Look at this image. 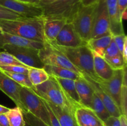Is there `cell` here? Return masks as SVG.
I'll use <instances>...</instances> for the list:
<instances>
[{
	"label": "cell",
	"instance_id": "27",
	"mask_svg": "<svg viewBox=\"0 0 127 126\" xmlns=\"http://www.w3.org/2000/svg\"><path fill=\"white\" fill-rule=\"evenodd\" d=\"M11 126H25L26 122L24 117L22 111L19 107L10 109L6 113Z\"/></svg>",
	"mask_w": 127,
	"mask_h": 126
},
{
	"label": "cell",
	"instance_id": "40",
	"mask_svg": "<svg viewBox=\"0 0 127 126\" xmlns=\"http://www.w3.org/2000/svg\"><path fill=\"white\" fill-rule=\"evenodd\" d=\"M0 126H11L6 114H0Z\"/></svg>",
	"mask_w": 127,
	"mask_h": 126
},
{
	"label": "cell",
	"instance_id": "45",
	"mask_svg": "<svg viewBox=\"0 0 127 126\" xmlns=\"http://www.w3.org/2000/svg\"><path fill=\"white\" fill-rule=\"evenodd\" d=\"M17 1H21V2H26V3L33 4H37V5H38V2H39V1H40V0H17Z\"/></svg>",
	"mask_w": 127,
	"mask_h": 126
},
{
	"label": "cell",
	"instance_id": "44",
	"mask_svg": "<svg viewBox=\"0 0 127 126\" xmlns=\"http://www.w3.org/2000/svg\"><path fill=\"white\" fill-rule=\"evenodd\" d=\"M10 110V108L6 107L3 105H0V114H6Z\"/></svg>",
	"mask_w": 127,
	"mask_h": 126
},
{
	"label": "cell",
	"instance_id": "19",
	"mask_svg": "<svg viewBox=\"0 0 127 126\" xmlns=\"http://www.w3.org/2000/svg\"><path fill=\"white\" fill-rule=\"evenodd\" d=\"M55 78L56 80L60 86L64 96L71 105L74 109L81 106L75 85V80L72 79Z\"/></svg>",
	"mask_w": 127,
	"mask_h": 126
},
{
	"label": "cell",
	"instance_id": "18",
	"mask_svg": "<svg viewBox=\"0 0 127 126\" xmlns=\"http://www.w3.org/2000/svg\"><path fill=\"white\" fill-rule=\"evenodd\" d=\"M43 17V34L45 40V42H53L55 40L58 33L68 21L64 18Z\"/></svg>",
	"mask_w": 127,
	"mask_h": 126
},
{
	"label": "cell",
	"instance_id": "34",
	"mask_svg": "<svg viewBox=\"0 0 127 126\" xmlns=\"http://www.w3.org/2000/svg\"><path fill=\"white\" fill-rule=\"evenodd\" d=\"M120 54V53L119 51V48H118L116 43L114 42V39H112V40L111 41L110 43L109 44V46L107 48L103 58L104 59H109V58L116 56L119 55Z\"/></svg>",
	"mask_w": 127,
	"mask_h": 126
},
{
	"label": "cell",
	"instance_id": "42",
	"mask_svg": "<svg viewBox=\"0 0 127 126\" xmlns=\"http://www.w3.org/2000/svg\"><path fill=\"white\" fill-rule=\"evenodd\" d=\"M120 122V126H127V117L124 114H121L119 117Z\"/></svg>",
	"mask_w": 127,
	"mask_h": 126
},
{
	"label": "cell",
	"instance_id": "36",
	"mask_svg": "<svg viewBox=\"0 0 127 126\" xmlns=\"http://www.w3.org/2000/svg\"><path fill=\"white\" fill-rule=\"evenodd\" d=\"M113 39H114L115 43H116L120 54H122L123 49H124V44H125V42H127V37L125 33H122V34L113 36Z\"/></svg>",
	"mask_w": 127,
	"mask_h": 126
},
{
	"label": "cell",
	"instance_id": "26",
	"mask_svg": "<svg viewBox=\"0 0 127 126\" xmlns=\"http://www.w3.org/2000/svg\"><path fill=\"white\" fill-rule=\"evenodd\" d=\"M89 108L91 109L103 122L110 116L104 104L94 93L93 95Z\"/></svg>",
	"mask_w": 127,
	"mask_h": 126
},
{
	"label": "cell",
	"instance_id": "23",
	"mask_svg": "<svg viewBox=\"0 0 127 126\" xmlns=\"http://www.w3.org/2000/svg\"><path fill=\"white\" fill-rule=\"evenodd\" d=\"M113 39L112 34L107 35L97 38H91L86 42V45L92 52L104 57L107 48Z\"/></svg>",
	"mask_w": 127,
	"mask_h": 126
},
{
	"label": "cell",
	"instance_id": "43",
	"mask_svg": "<svg viewBox=\"0 0 127 126\" xmlns=\"http://www.w3.org/2000/svg\"><path fill=\"white\" fill-rule=\"evenodd\" d=\"M55 0H40L39 2H38V5L40 7H43L45 6L50 4L53 2Z\"/></svg>",
	"mask_w": 127,
	"mask_h": 126
},
{
	"label": "cell",
	"instance_id": "33",
	"mask_svg": "<svg viewBox=\"0 0 127 126\" xmlns=\"http://www.w3.org/2000/svg\"><path fill=\"white\" fill-rule=\"evenodd\" d=\"M29 67L26 65H4L0 66V69L2 71L9 72L13 73H22V74H28Z\"/></svg>",
	"mask_w": 127,
	"mask_h": 126
},
{
	"label": "cell",
	"instance_id": "14",
	"mask_svg": "<svg viewBox=\"0 0 127 126\" xmlns=\"http://www.w3.org/2000/svg\"><path fill=\"white\" fill-rule=\"evenodd\" d=\"M22 86L14 81L0 69V90L8 96L22 111H25L20 100V90Z\"/></svg>",
	"mask_w": 127,
	"mask_h": 126
},
{
	"label": "cell",
	"instance_id": "16",
	"mask_svg": "<svg viewBox=\"0 0 127 126\" xmlns=\"http://www.w3.org/2000/svg\"><path fill=\"white\" fill-rule=\"evenodd\" d=\"M6 44L28 47L40 49L43 48L44 43L31 40L16 35L11 34L0 30V49L1 50L2 47Z\"/></svg>",
	"mask_w": 127,
	"mask_h": 126
},
{
	"label": "cell",
	"instance_id": "6",
	"mask_svg": "<svg viewBox=\"0 0 127 126\" xmlns=\"http://www.w3.org/2000/svg\"><path fill=\"white\" fill-rule=\"evenodd\" d=\"M81 4V0H55L42 7L43 16L64 18L69 22Z\"/></svg>",
	"mask_w": 127,
	"mask_h": 126
},
{
	"label": "cell",
	"instance_id": "47",
	"mask_svg": "<svg viewBox=\"0 0 127 126\" xmlns=\"http://www.w3.org/2000/svg\"><path fill=\"white\" fill-rule=\"evenodd\" d=\"M0 51H1V49H0Z\"/></svg>",
	"mask_w": 127,
	"mask_h": 126
},
{
	"label": "cell",
	"instance_id": "7",
	"mask_svg": "<svg viewBox=\"0 0 127 126\" xmlns=\"http://www.w3.org/2000/svg\"><path fill=\"white\" fill-rule=\"evenodd\" d=\"M38 56L44 65L64 67L82 74L64 54L55 49L47 42H45L43 48L38 50Z\"/></svg>",
	"mask_w": 127,
	"mask_h": 126
},
{
	"label": "cell",
	"instance_id": "46",
	"mask_svg": "<svg viewBox=\"0 0 127 126\" xmlns=\"http://www.w3.org/2000/svg\"><path fill=\"white\" fill-rule=\"evenodd\" d=\"M31 126V125H29V124L28 123H27V122H26V126Z\"/></svg>",
	"mask_w": 127,
	"mask_h": 126
},
{
	"label": "cell",
	"instance_id": "29",
	"mask_svg": "<svg viewBox=\"0 0 127 126\" xmlns=\"http://www.w3.org/2000/svg\"><path fill=\"white\" fill-rule=\"evenodd\" d=\"M14 65H25L10 53L4 51H0V66Z\"/></svg>",
	"mask_w": 127,
	"mask_h": 126
},
{
	"label": "cell",
	"instance_id": "31",
	"mask_svg": "<svg viewBox=\"0 0 127 126\" xmlns=\"http://www.w3.org/2000/svg\"><path fill=\"white\" fill-rule=\"evenodd\" d=\"M105 59L114 70L124 69V67H127V63L124 61V58L121 54L113 58Z\"/></svg>",
	"mask_w": 127,
	"mask_h": 126
},
{
	"label": "cell",
	"instance_id": "10",
	"mask_svg": "<svg viewBox=\"0 0 127 126\" xmlns=\"http://www.w3.org/2000/svg\"><path fill=\"white\" fill-rule=\"evenodd\" d=\"M127 74V67L124 69L114 70L112 77L109 80H99V83L102 87L110 95L114 102L119 107L120 111V96L122 88L123 81L125 74Z\"/></svg>",
	"mask_w": 127,
	"mask_h": 126
},
{
	"label": "cell",
	"instance_id": "22",
	"mask_svg": "<svg viewBox=\"0 0 127 126\" xmlns=\"http://www.w3.org/2000/svg\"><path fill=\"white\" fill-rule=\"evenodd\" d=\"M47 102L61 126H78L74 116V111L69 108H62L48 101Z\"/></svg>",
	"mask_w": 127,
	"mask_h": 126
},
{
	"label": "cell",
	"instance_id": "2",
	"mask_svg": "<svg viewBox=\"0 0 127 126\" xmlns=\"http://www.w3.org/2000/svg\"><path fill=\"white\" fill-rule=\"evenodd\" d=\"M52 47L64 54L68 60L80 71L95 81H99L93 66V53L86 44L78 47L60 46L52 42H48Z\"/></svg>",
	"mask_w": 127,
	"mask_h": 126
},
{
	"label": "cell",
	"instance_id": "15",
	"mask_svg": "<svg viewBox=\"0 0 127 126\" xmlns=\"http://www.w3.org/2000/svg\"><path fill=\"white\" fill-rule=\"evenodd\" d=\"M74 116L78 126H104L103 121L89 107H76Z\"/></svg>",
	"mask_w": 127,
	"mask_h": 126
},
{
	"label": "cell",
	"instance_id": "1",
	"mask_svg": "<svg viewBox=\"0 0 127 126\" xmlns=\"http://www.w3.org/2000/svg\"><path fill=\"white\" fill-rule=\"evenodd\" d=\"M43 16L0 20V30L31 40L45 42Z\"/></svg>",
	"mask_w": 127,
	"mask_h": 126
},
{
	"label": "cell",
	"instance_id": "3",
	"mask_svg": "<svg viewBox=\"0 0 127 126\" xmlns=\"http://www.w3.org/2000/svg\"><path fill=\"white\" fill-rule=\"evenodd\" d=\"M96 4L84 6L81 4L69 22L81 38L88 42L91 38Z\"/></svg>",
	"mask_w": 127,
	"mask_h": 126
},
{
	"label": "cell",
	"instance_id": "28",
	"mask_svg": "<svg viewBox=\"0 0 127 126\" xmlns=\"http://www.w3.org/2000/svg\"><path fill=\"white\" fill-rule=\"evenodd\" d=\"M2 72L6 75L9 77L11 79H12L14 81L19 84L22 86H24V87H27L35 90V86L31 82L27 74H22V73H13L4 71Z\"/></svg>",
	"mask_w": 127,
	"mask_h": 126
},
{
	"label": "cell",
	"instance_id": "13",
	"mask_svg": "<svg viewBox=\"0 0 127 126\" xmlns=\"http://www.w3.org/2000/svg\"><path fill=\"white\" fill-rule=\"evenodd\" d=\"M82 75L91 85L94 93L101 100L103 103L104 104L110 116L119 117L121 115V112L119 107L115 104L112 98L110 97V95L102 87L99 83L92 79L88 75L84 74H82Z\"/></svg>",
	"mask_w": 127,
	"mask_h": 126
},
{
	"label": "cell",
	"instance_id": "30",
	"mask_svg": "<svg viewBox=\"0 0 127 126\" xmlns=\"http://www.w3.org/2000/svg\"><path fill=\"white\" fill-rule=\"evenodd\" d=\"M120 112L121 114L127 116V74H125L123 81L122 88L120 96Z\"/></svg>",
	"mask_w": 127,
	"mask_h": 126
},
{
	"label": "cell",
	"instance_id": "25",
	"mask_svg": "<svg viewBox=\"0 0 127 126\" xmlns=\"http://www.w3.org/2000/svg\"><path fill=\"white\" fill-rule=\"evenodd\" d=\"M27 75L30 81L34 86L43 84L50 78V75L43 68L30 67Z\"/></svg>",
	"mask_w": 127,
	"mask_h": 126
},
{
	"label": "cell",
	"instance_id": "17",
	"mask_svg": "<svg viewBox=\"0 0 127 126\" xmlns=\"http://www.w3.org/2000/svg\"><path fill=\"white\" fill-rule=\"evenodd\" d=\"M110 19V33L112 36L124 33L123 21L120 17L117 0H105Z\"/></svg>",
	"mask_w": 127,
	"mask_h": 126
},
{
	"label": "cell",
	"instance_id": "37",
	"mask_svg": "<svg viewBox=\"0 0 127 126\" xmlns=\"http://www.w3.org/2000/svg\"><path fill=\"white\" fill-rule=\"evenodd\" d=\"M42 100H43V102H44L46 108H47V111H48V115H49L50 121V126H61L59 122H58V119H57V117H55V114H53V111H52L50 107V106L48 105V104L47 103V101L43 98H42Z\"/></svg>",
	"mask_w": 127,
	"mask_h": 126
},
{
	"label": "cell",
	"instance_id": "39",
	"mask_svg": "<svg viewBox=\"0 0 127 126\" xmlns=\"http://www.w3.org/2000/svg\"><path fill=\"white\" fill-rule=\"evenodd\" d=\"M103 122L104 126H120L119 118L114 116H110Z\"/></svg>",
	"mask_w": 127,
	"mask_h": 126
},
{
	"label": "cell",
	"instance_id": "8",
	"mask_svg": "<svg viewBox=\"0 0 127 126\" xmlns=\"http://www.w3.org/2000/svg\"><path fill=\"white\" fill-rule=\"evenodd\" d=\"M1 49L13 55L26 66L37 68H43L44 66L38 56V49L6 44Z\"/></svg>",
	"mask_w": 127,
	"mask_h": 126
},
{
	"label": "cell",
	"instance_id": "5",
	"mask_svg": "<svg viewBox=\"0 0 127 126\" xmlns=\"http://www.w3.org/2000/svg\"><path fill=\"white\" fill-rule=\"evenodd\" d=\"M20 100L25 111L29 112L50 126L49 115L44 102L34 90L22 86L20 90Z\"/></svg>",
	"mask_w": 127,
	"mask_h": 126
},
{
	"label": "cell",
	"instance_id": "41",
	"mask_svg": "<svg viewBox=\"0 0 127 126\" xmlns=\"http://www.w3.org/2000/svg\"><path fill=\"white\" fill-rule=\"evenodd\" d=\"M99 0H81V3L83 6H88L97 3Z\"/></svg>",
	"mask_w": 127,
	"mask_h": 126
},
{
	"label": "cell",
	"instance_id": "4",
	"mask_svg": "<svg viewBox=\"0 0 127 126\" xmlns=\"http://www.w3.org/2000/svg\"><path fill=\"white\" fill-rule=\"evenodd\" d=\"M34 91L38 96L52 105L62 108H69L74 111L75 109L68 102L60 86L53 77L50 76L47 81L35 86Z\"/></svg>",
	"mask_w": 127,
	"mask_h": 126
},
{
	"label": "cell",
	"instance_id": "11",
	"mask_svg": "<svg viewBox=\"0 0 127 126\" xmlns=\"http://www.w3.org/2000/svg\"><path fill=\"white\" fill-rule=\"evenodd\" d=\"M0 6L24 17L43 16V8L37 4L26 3L17 0H0Z\"/></svg>",
	"mask_w": 127,
	"mask_h": 126
},
{
	"label": "cell",
	"instance_id": "21",
	"mask_svg": "<svg viewBox=\"0 0 127 126\" xmlns=\"http://www.w3.org/2000/svg\"><path fill=\"white\" fill-rule=\"evenodd\" d=\"M75 85L81 105L89 107L94 93L91 85L83 75L75 80Z\"/></svg>",
	"mask_w": 127,
	"mask_h": 126
},
{
	"label": "cell",
	"instance_id": "12",
	"mask_svg": "<svg viewBox=\"0 0 127 126\" xmlns=\"http://www.w3.org/2000/svg\"><path fill=\"white\" fill-rule=\"evenodd\" d=\"M50 42L60 46L71 48L86 44V42L81 38L70 22H67L63 26L55 40Z\"/></svg>",
	"mask_w": 127,
	"mask_h": 126
},
{
	"label": "cell",
	"instance_id": "24",
	"mask_svg": "<svg viewBox=\"0 0 127 126\" xmlns=\"http://www.w3.org/2000/svg\"><path fill=\"white\" fill-rule=\"evenodd\" d=\"M43 69L50 76L53 77L68 79L76 80L82 76V74L77 73L64 67L51 65H44Z\"/></svg>",
	"mask_w": 127,
	"mask_h": 126
},
{
	"label": "cell",
	"instance_id": "35",
	"mask_svg": "<svg viewBox=\"0 0 127 126\" xmlns=\"http://www.w3.org/2000/svg\"><path fill=\"white\" fill-rule=\"evenodd\" d=\"M24 17L10 10L0 6V20H10Z\"/></svg>",
	"mask_w": 127,
	"mask_h": 126
},
{
	"label": "cell",
	"instance_id": "38",
	"mask_svg": "<svg viewBox=\"0 0 127 126\" xmlns=\"http://www.w3.org/2000/svg\"><path fill=\"white\" fill-rule=\"evenodd\" d=\"M118 7L122 20L127 19V0H117Z\"/></svg>",
	"mask_w": 127,
	"mask_h": 126
},
{
	"label": "cell",
	"instance_id": "32",
	"mask_svg": "<svg viewBox=\"0 0 127 126\" xmlns=\"http://www.w3.org/2000/svg\"><path fill=\"white\" fill-rule=\"evenodd\" d=\"M24 117L27 123L31 126H50L27 111H22Z\"/></svg>",
	"mask_w": 127,
	"mask_h": 126
},
{
	"label": "cell",
	"instance_id": "9",
	"mask_svg": "<svg viewBox=\"0 0 127 126\" xmlns=\"http://www.w3.org/2000/svg\"><path fill=\"white\" fill-rule=\"evenodd\" d=\"M110 33V19L105 0H99L96 4L91 38H97Z\"/></svg>",
	"mask_w": 127,
	"mask_h": 126
},
{
	"label": "cell",
	"instance_id": "20",
	"mask_svg": "<svg viewBox=\"0 0 127 126\" xmlns=\"http://www.w3.org/2000/svg\"><path fill=\"white\" fill-rule=\"evenodd\" d=\"M93 53V66L95 75L99 80H109L114 73V69L111 67L103 57Z\"/></svg>",
	"mask_w": 127,
	"mask_h": 126
}]
</instances>
